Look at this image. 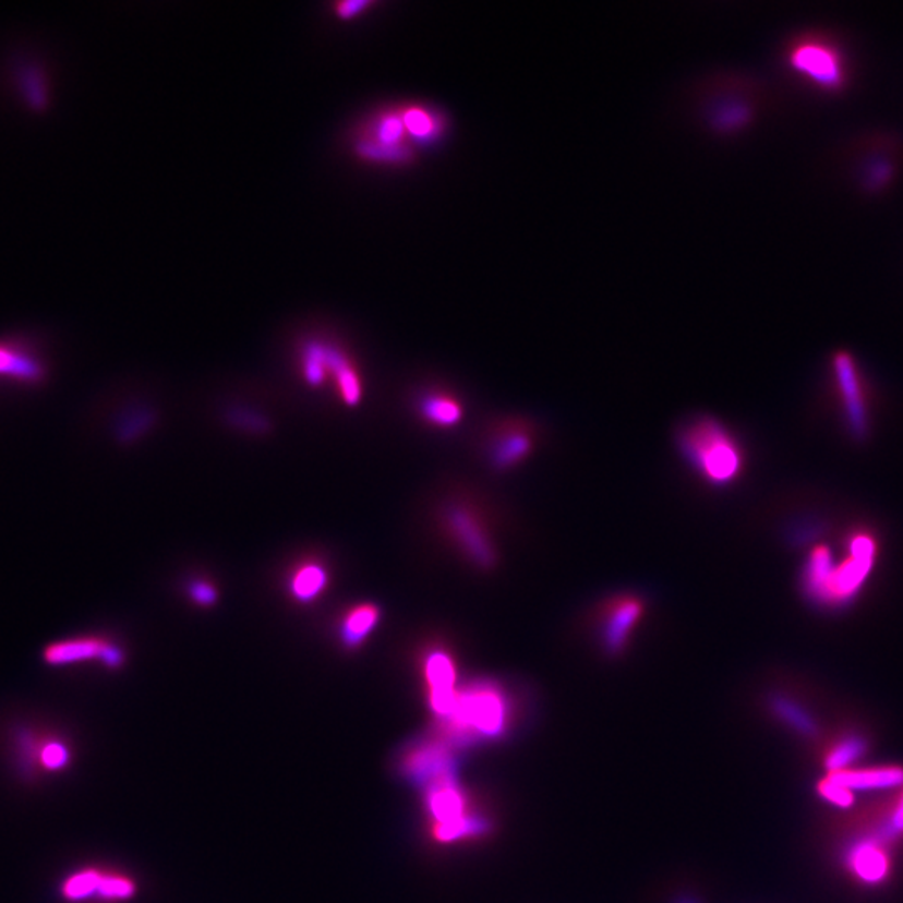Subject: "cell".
<instances>
[{"label": "cell", "mask_w": 903, "mask_h": 903, "mask_svg": "<svg viewBox=\"0 0 903 903\" xmlns=\"http://www.w3.org/2000/svg\"><path fill=\"white\" fill-rule=\"evenodd\" d=\"M44 661L49 666H69L84 661H99L109 670H118L124 664L125 654L118 645L100 636L65 639L47 646Z\"/></svg>", "instance_id": "9c48e42d"}, {"label": "cell", "mask_w": 903, "mask_h": 903, "mask_svg": "<svg viewBox=\"0 0 903 903\" xmlns=\"http://www.w3.org/2000/svg\"><path fill=\"white\" fill-rule=\"evenodd\" d=\"M328 585V573L320 564H303L293 574L290 581V592L300 602H310L318 598Z\"/></svg>", "instance_id": "d6986e66"}, {"label": "cell", "mask_w": 903, "mask_h": 903, "mask_svg": "<svg viewBox=\"0 0 903 903\" xmlns=\"http://www.w3.org/2000/svg\"><path fill=\"white\" fill-rule=\"evenodd\" d=\"M534 447V435L527 423L504 422L495 429L489 442L487 457L492 469L509 470L522 462Z\"/></svg>", "instance_id": "30bf717a"}, {"label": "cell", "mask_w": 903, "mask_h": 903, "mask_svg": "<svg viewBox=\"0 0 903 903\" xmlns=\"http://www.w3.org/2000/svg\"><path fill=\"white\" fill-rule=\"evenodd\" d=\"M40 761L47 770H61L69 763L68 748L61 743H49L40 752Z\"/></svg>", "instance_id": "cb8c5ba5"}, {"label": "cell", "mask_w": 903, "mask_h": 903, "mask_svg": "<svg viewBox=\"0 0 903 903\" xmlns=\"http://www.w3.org/2000/svg\"><path fill=\"white\" fill-rule=\"evenodd\" d=\"M895 853L865 843H842L840 865L850 880L867 889H877L892 880Z\"/></svg>", "instance_id": "52a82bcc"}, {"label": "cell", "mask_w": 903, "mask_h": 903, "mask_svg": "<svg viewBox=\"0 0 903 903\" xmlns=\"http://www.w3.org/2000/svg\"><path fill=\"white\" fill-rule=\"evenodd\" d=\"M423 667L432 711L444 720L454 708L459 691L456 688V666L447 652L432 651L426 654Z\"/></svg>", "instance_id": "4fadbf2b"}, {"label": "cell", "mask_w": 903, "mask_h": 903, "mask_svg": "<svg viewBox=\"0 0 903 903\" xmlns=\"http://www.w3.org/2000/svg\"><path fill=\"white\" fill-rule=\"evenodd\" d=\"M840 785L852 793L857 792H895L903 786L902 764H880V767H857L840 773H828Z\"/></svg>", "instance_id": "9a60e30c"}, {"label": "cell", "mask_w": 903, "mask_h": 903, "mask_svg": "<svg viewBox=\"0 0 903 903\" xmlns=\"http://www.w3.org/2000/svg\"><path fill=\"white\" fill-rule=\"evenodd\" d=\"M792 65L823 87H836L843 80L839 56L817 43L802 44L792 52Z\"/></svg>", "instance_id": "5bb4252c"}, {"label": "cell", "mask_w": 903, "mask_h": 903, "mask_svg": "<svg viewBox=\"0 0 903 903\" xmlns=\"http://www.w3.org/2000/svg\"><path fill=\"white\" fill-rule=\"evenodd\" d=\"M817 793L824 803L839 808V810H850L855 805V793L840 785L839 782H835L828 774H824L820 782L817 783Z\"/></svg>", "instance_id": "603a6c76"}, {"label": "cell", "mask_w": 903, "mask_h": 903, "mask_svg": "<svg viewBox=\"0 0 903 903\" xmlns=\"http://www.w3.org/2000/svg\"><path fill=\"white\" fill-rule=\"evenodd\" d=\"M136 893V883L130 877L118 874H105L100 877L96 896L100 900H128Z\"/></svg>", "instance_id": "7402d4cb"}, {"label": "cell", "mask_w": 903, "mask_h": 903, "mask_svg": "<svg viewBox=\"0 0 903 903\" xmlns=\"http://www.w3.org/2000/svg\"><path fill=\"white\" fill-rule=\"evenodd\" d=\"M833 372H835L836 385H839L840 397H842L843 412H845L846 425L853 437L864 441L868 434V404L865 394L864 382L852 356L840 351L833 357Z\"/></svg>", "instance_id": "ba28073f"}, {"label": "cell", "mask_w": 903, "mask_h": 903, "mask_svg": "<svg viewBox=\"0 0 903 903\" xmlns=\"http://www.w3.org/2000/svg\"><path fill=\"white\" fill-rule=\"evenodd\" d=\"M47 366L33 345L19 338L0 340V378L22 385L46 381Z\"/></svg>", "instance_id": "8fae6325"}, {"label": "cell", "mask_w": 903, "mask_h": 903, "mask_svg": "<svg viewBox=\"0 0 903 903\" xmlns=\"http://www.w3.org/2000/svg\"><path fill=\"white\" fill-rule=\"evenodd\" d=\"M646 613L645 599L638 594H617L598 610V636L610 657H619Z\"/></svg>", "instance_id": "8992f818"}, {"label": "cell", "mask_w": 903, "mask_h": 903, "mask_svg": "<svg viewBox=\"0 0 903 903\" xmlns=\"http://www.w3.org/2000/svg\"><path fill=\"white\" fill-rule=\"evenodd\" d=\"M369 5L366 2H344V4L337 5V15L341 19H350L353 15H359V12L369 8Z\"/></svg>", "instance_id": "484cf974"}, {"label": "cell", "mask_w": 903, "mask_h": 903, "mask_svg": "<svg viewBox=\"0 0 903 903\" xmlns=\"http://www.w3.org/2000/svg\"><path fill=\"white\" fill-rule=\"evenodd\" d=\"M382 611L375 604H360L341 621L340 638L347 648H359L381 623Z\"/></svg>", "instance_id": "e0dca14e"}, {"label": "cell", "mask_w": 903, "mask_h": 903, "mask_svg": "<svg viewBox=\"0 0 903 903\" xmlns=\"http://www.w3.org/2000/svg\"><path fill=\"white\" fill-rule=\"evenodd\" d=\"M821 743L820 761L824 774L857 768L858 761L870 752V738L855 727L827 736Z\"/></svg>", "instance_id": "7c38bea8"}, {"label": "cell", "mask_w": 903, "mask_h": 903, "mask_svg": "<svg viewBox=\"0 0 903 903\" xmlns=\"http://www.w3.org/2000/svg\"><path fill=\"white\" fill-rule=\"evenodd\" d=\"M190 592L193 601L201 604V606H209V604H215L216 599H218V592H216V589L213 588L212 585H208V582H194V585L190 588Z\"/></svg>", "instance_id": "d4e9b609"}, {"label": "cell", "mask_w": 903, "mask_h": 903, "mask_svg": "<svg viewBox=\"0 0 903 903\" xmlns=\"http://www.w3.org/2000/svg\"><path fill=\"white\" fill-rule=\"evenodd\" d=\"M400 116L409 137L422 141V143L434 141L444 130L442 119L435 112L420 108V106H410L400 111Z\"/></svg>", "instance_id": "ffe728a7"}, {"label": "cell", "mask_w": 903, "mask_h": 903, "mask_svg": "<svg viewBox=\"0 0 903 903\" xmlns=\"http://www.w3.org/2000/svg\"><path fill=\"white\" fill-rule=\"evenodd\" d=\"M501 683L473 682L457 691L450 713L442 720L444 735L457 743L501 738L509 726L510 702Z\"/></svg>", "instance_id": "3957f363"}, {"label": "cell", "mask_w": 903, "mask_h": 903, "mask_svg": "<svg viewBox=\"0 0 903 903\" xmlns=\"http://www.w3.org/2000/svg\"><path fill=\"white\" fill-rule=\"evenodd\" d=\"M677 448L702 481L714 487L733 484L745 469V452L714 417L699 416L677 431Z\"/></svg>", "instance_id": "7a4b0ae2"}, {"label": "cell", "mask_w": 903, "mask_h": 903, "mask_svg": "<svg viewBox=\"0 0 903 903\" xmlns=\"http://www.w3.org/2000/svg\"><path fill=\"white\" fill-rule=\"evenodd\" d=\"M771 713L778 720L785 723L790 730L796 733L799 738L808 739V742H823V730L820 723L815 720L814 714L803 707L798 699L790 698L786 695H771L770 702H768Z\"/></svg>", "instance_id": "2e32d148"}, {"label": "cell", "mask_w": 903, "mask_h": 903, "mask_svg": "<svg viewBox=\"0 0 903 903\" xmlns=\"http://www.w3.org/2000/svg\"><path fill=\"white\" fill-rule=\"evenodd\" d=\"M420 413L432 425L456 426L462 420L463 407L457 398L445 394H431L423 397Z\"/></svg>", "instance_id": "ac0fdd59"}, {"label": "cell", "mask_w": 903, "mask_h": 903, "mask_svg": "<svg viewBox=\"0 0 903 903\" xmlns=\"http://www.w3.org/2000/svg\"><path fill=\"white\" fill-rule=\"evenodd\" d=\"M103 871L83 870L72 875L62 886V895L69 902H81V900L93 899L99 889Z\"/></svg>", "instance_id": "44dd1931"}, {"label": "cell", "mask_w": 903, "mask_h": 903, "mask_svg": "<svg viewBox=\"0 0 903 903\" xmlns=\"http://www.w3.org/2000/svg\"><path fill=\"white\" fill-rule=\"evenodd\" d=\"M877 539L870 532H855L846 542V557L836 563L827 545L814 549L803 566L802 591L808 601L828 610L848 606L860 594L877 563Z\"/></svg>", "instance_id": "6da1fadb"}, {"label": "cell", "mask_w": 903, "mask_h": 903, "mask_svg": "<svg viewBox=\"0 0 903 903\" xmlns=\"http://www.w3.org/2000/svg\"><path fill=\"white\" fill-rule=\"evenodd\" d=\"M840 839L895 853L903 845V786L848 815L840 824Z\"/></svg>", "instance_id": "277c9868"}, {"label": "cell", "mask_w": 903, "mask_h": 903, "mask_svg": "<svg viewBox=\"0 0 903 903\" xmlns=\"http://www.w3.org/2000/svg\"><path fill=\"white\" fill-rule=\"evenodd\" d=\"M448 534L463 556L479 569L491 570L497 564V551L492 542L487 522L479 510L466 502H450L442 516Z\"/></svg>", "instance_id": "5b68a950"}]
</instances>
